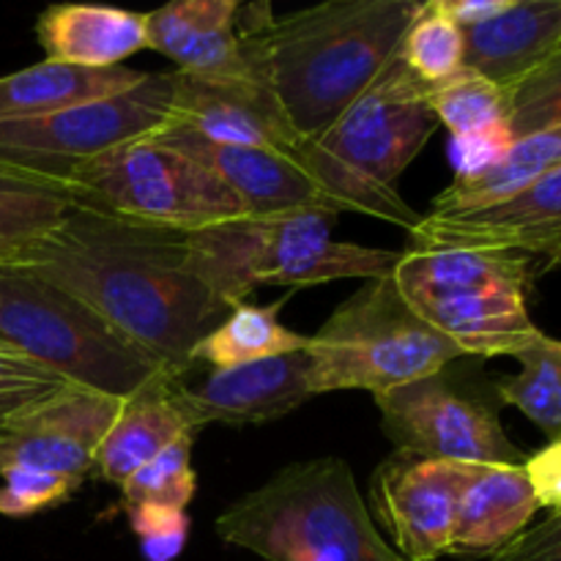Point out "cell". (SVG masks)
<instances>
[{"label":"cell","mask_w":561,"mask_h":561,"mask_svg":"<svg viewBox=\"0 0 561 561\" xmlns=\"http://www.w3.org/2000/svg\"><path fill=\"white\" fill-rule=\"evenodd\" d=\"M148 71L113 66V69H80V66L42 60L14 75L0 77V121L42 118L75 104L113 96L137 85Z\"/></svg>","instance_id":"obj_23"},{"label":"cell","mask_w":561,"mask_h":561,"mask_svg":"<svg viewBox=\"0 0 561 561\" xmlns=\"http://www.w3.org/2000/svg\"><path fill=\"white\" fill-rule=\"evenodd\" d=\"M268 3L175 0L146 14L148 49L173 60L181 75L203 80H261L255 36Z\"/></svg>","instance_id":"obj_14"},{"label":"cell","mask_w":561,"mask_h":561,"mask_svg":"<svg viewBox=\"0 0 561 561\" xmlns=\"http://www.w3.org/2000/svg\"><path fill=\"white\" fill-rule=\"evenodd\" d=\"M0 351H3V348H0Z\"/></svg>","instance_id":"obj_40"},{"label":"cell","mask_w":561,"mask_h":561,"mask_svg":"<svg viewBox=\"0 0 561 561\" xmlns=\"http://www.w3.org/2000/svg\"><path fill=\"white\" fill-rule=\"evenodd\" d=\"M427 88L398 53L327 131L301 142L296 157L337 211H359L405 230L420 222L422 214L400 197L398 181L438 129Z\"/></svg>","instance_id":"obj_3"},{"label":"cell","mask_w":561,"mask_h":561,"mask_svg":"<svg viewBox=\"0 0 561 561\" xmlns=\"http://www.w3.org/2000/svg\"><path fill=\"white\" fill-rule=\"evenodd\" d=\"M173 383L175 378L162 376L121 403L118 416L96 455V474L104 482L121 488L175 438L197 433L175 405Z\"/></svg>","instance_id":"obj_22"},{"label":"cell","mask_w":561,"mask_h":561,"mask_svg":"<svg viewBox=\"0 0 561 561\" xmlns=\"http://www.w3.org/2000/svg\"><path fill=\"white\" fill-rule=\"evenodd\" d=\"M535 261L507 252H400L392 279L411 307L463 356H515L537 332Z\"/></svg>","instance_id":"obj_6"},{"label":"cell","mask_w":561,"mask_h":561,"mask_svg":"<svg viewBox=\"0 0 561 561\" xmlns=\"http://www.w3.org/2000/svg\"><path fill=\"white\" fill-rule=\"evenodd\" d=\"M66 201L186 236L250 217L211 170L157 137L126 142L80 164L66 181Z\"/></svg>","instance_id":"obj_9"},{"label":"cell","mask_w":561,"mask_h":561,"mask_svg":"<svg viewBox=\"0 0 561 561\" xmlns=\"http://www.w3.org/2000/svg\"><path fill=\"white\" fill-rule=\"evenodd\" d=\"M449 367L373 394L394 453L447 463L524 466L529 455L510 442L496 409L466 392Z\"/></svg>","instance_id":"obj_11"},{"label":"cell","mask_w":561,"mask_h":561,"mask_svg":"<svg viewBox=\"0 0 561 561\" xmlns=\"http://www.w3.org/2000/svg\"><path fill=\"white\" fill-rule=\"evenodd\" d=\"M488 561H561V515H548L542 524L529 526Z\"/></svg>","instance_id":"obj_37"},{"label":"cell","mask_w":561,"mask_h":561,"mask_svg":"<svg viewBox=\"0 0 561 561\" xmlns=\"http://www.w3.org/2000/svg\"><path fill=\"white\" fill-rule=\"evenodd\" d=\"M427 107L453 137L510 126V93L471 69L427 88Z\"/></svg>","instance_id":"obj_27"},{"label":"cell","mask_w":561,"mask_h":561,"mask_svg":"<svg viewBox=\"0 0 561 561\" xmlns=\"http://www.w3.org/2000/svg\"><path fill=\"white\" fill-rule=\"evenodd\" d=\"M513 359L520 370L499 378L493 392L540 427L548 444L561 442V340L537 332Z\"/></svg>","instance_id":"obj_26"},{"label":"cell","mask_w":561,"mask_h":561,"mask_svg":"<svg viewBox=\"0 0 561 561\" xmlns=\"http://www.w3.org/2000/svg\"><path fill=\"white\" fill-rule=\"evenodd\" d=\"M510 146H513V131H510V126L491 131H477V135L453 137L449 140V159H453L455 181L477 179V175L488 173L507 153Z\"/></svg>","instance_id":"obj_35"},{"label":"cell","mask_w":561,"mask_h":561,"mask_svg":"<svg viewBox=\"0 0 561 561\" xmlns=\"http://www.w3.org/2000/svg\"><path fill=\"white\" fill-rule=\"evenodd\" d=\"M173 126L228 146L296 153L301 137L261 80H203L173 71Z\"/></svg>","instance_id":"obj_18"},{"label":"cell","mask_w":561,"mask_h":561,"mask_svg":"<svg viewBox=\"0 0 561 561\" xmlns=\"http://www.w3.org/2000/svg\"><path fill=\"white\" fill-rule=\"evenodd\" d=\"M444 14L466 31V27L485 25L513 5V0H438Z\"/></svg>","instance_id":"obj_38"},{"label":"cell","mask_w":561,"mask_h":561,"mask_svg":"<svg viewBox=\"0 0 561 561\" xmlns=\"http://www.w3.org/2000/svg\"><path fill=\"white\" fill-rule=\"evenodd\" d=\"M69 206L58 195L0 192V268H20L58 228Z\"/></svg>","instance_id":"obj_30"},{"label":"cell","mask_w":561,"mask_h":561,"mask_svg":"<svg viewBox=\"0 0 561 561\" xmlns=\"http://www.w3.org/2000/svg\"><path fill=\"white\" fill-rule=\"evenodd\" d=\"M214 531L266 561H405L378 531L343 458L288 463L230 502Z\"/></svg>","instance_id":"obj_4"},{"label":"cell","mask_w":561,"mask_h":561,"mask_svg":"<svg viewBox=\"0 0 561 561\" xmlns=\"http://www.w3.org/2000/svg\"><path fill=\"white\" fill-rule=\"evenodd\" d=\"M400 60L425 85H438L463 69V31L444 14L438 0L422 3L400 42Z\"/></svg>","instance_id":"obj_28"},{"label":"cell","mask_w":561,"mask_h":561,"mask_svg":"<svg viewBox=\"0 0 561 561\" xmlns=\"http://www.w3.org/2000/svg\"><path fill=\"white\" fill-rule=\"evenodd\" d=\"M312 362L305 351L214 370L197 387L173 383V400L195 431L206 425H261L290 414L307 400Z\"/></svg>","instance_id":"obj_16"},{"label":"cell","mask_w":561,"mask_h":561,"mask_svg":"<svg viewBox=\"0 0 561 561\" xmlns=\"http://www.w3.org/2000/svg\"><path fill=\"white\" fill-rule=\"evenodd\" d=\"M334 211L247 217L186 236L190 268L233 310L255 288L389 277L400 252L337 241Z\"/></svg>","instance_id":"obj_5"},{"label":"cell","mask_w":561,"mask_h":561,"mask_svg":"<svg viewBox=\"0 0 561 561\" xmlns=\"http://www.w3.org/2000/svg\"><path fill=\"white\" fill-rule=\"evenodd\" d=\"M537 510L524 466H469L449 553L491 559L529 529Z\"/></svg>","instance_id":"obj_20"},{"label":"cell","mask_w":561,"mask_h":561,"mask_svg":"<svg viewBox=\"0 0 561 561\" xmlns=\"http://www.w3.org/2000/svg\"><path fill=\"white\" fill-rule=\"evenodd\" d=\"M557 124H561V47L540 71L510 93L513 140Z\"/></svg>","instance_id":"obj_32"},{"label":"cell","mask_w":561,"mask_h":561,"mask_svg":"<svg viewBox=\"0 0 561 561\" xmlns=\"http://www.w3.org/2000/svg\"><path fill=\"white\" fill-rule=\"evenodd\" d=\"M153 137L211 170L244 203L250 217H277L294 211L340 214L296 153L214 142L181 126H168Z\"/></svg>","instance_id":"obj_17"},{"label":"cell","mask_w":561,"mask_h":561,"mask_svg":"<svg viewBox=\"0 0 561 561\" xmlns=\"http://www.w3.org/2000/svg\"><path fill=\"white\" fill-rule=\"evenodd\" d=\"M20 268L82 301L173 378L230 312L190 268L186 233L77 206Z\"/></svg>","instance_id":"obj_1"},{"label":"cell","mask_w":561,"mask_h":561,"mask_svg":"<svg viewBox=\"0 0 561 561\" xmlns=\"http://www.w3.org/2000/svg\"><path fill=\"white\" fill-rule=\"evenodd\" d=\"M277 305H250L241 301L225 316L214 332H208L195 348V362H206L214 370L250 365V362L274 359V356L305 351V334L294 332L279 321Z\"/></svg>","instance_id":"obj_25"},{"label":"cell","mask_w":561,"mask_h":561,"mask_svg":"<svg viewBox=\"0 0 561 561\" xmlns=\"http://www.w3.org/2000/svg\"><path fill=\"white\" fill-rule=\"evenodd\" d=\"M192 444L195 433H184L142 469H137L121 485L124 507H170L184 510L197 493V471L192 466Z\"/></svg>","instance_id":"obj_29"},{"label":"cell","mask_w":561,"mask_h":561,"mask_svg":"<svg viewBox=\"0 0 561 561\" xmlns=\"http://www.w3.org/2000/svg\"><path fill=\"white\" fill-rule=\"evenodd\" d=\"M66 381H60L44 367L11 354V351H0V436L22 409L53 394Z\"/></svg>","instance_id":"obj_34"},{"label":"cell","mask_w":561,"mask_h":561,"mask_svg":"<svg viewBox=\"0 0 561 561\" xmlns=\"http://www.w3.org/2000/svg\"><path fill=\"white\" fill-rule=\"evenodd\" d=\"M561 168V124L531 135L515 137L502 159L477 179L453 181L431 203V214H460L507 201L537 181L540 175Z\"/></svg>","instance_id":"obj_24"},{"label":"cell","mask_w":561,"mask_h":561,"mask_svg":"<svg viewBox=\"0 0 561 561\" xmlns=\"http://www.w3.org/2000/svg\"><path fill=\"white\" fill-rule=\"evenodd\" d=\"M0 348L118 400L168 376L82 301L22 268H0Z\"/></svg>","instance_id":"obj_7"},{"label":"cell","mask_w":561,"mask_h":561,"mask_svg":"<svg viewBox=\"0 0 561 561\" xmlns=\"http://www.w3.org/2000/svg\"><path fill=\"white\" fill-rule=\"evenodd\" d=\"M173 71H157L113 96L42 118L0 121V162L58 181L66 195L80 164L173 126Z\"/></svg>","instance_id":"obj_10"},{"label":"cell","mask_w":561,"mask_h":561,"mask_svg":"<svg viewBox=\"0 0 561 561\" xmlns=\"http://www.w3.org/2000/svg\"><path fill=\"white\" fill-rule=\"evenodd\" d=\"M312 394L389 392L463 359L458 348L405 301L392 274L365 279L307 340Z\"/></svg>","instance_id":"obj_8"},{"label":"cell","mask_w":561,"mask_h":561,"mask_svg":"<svg viewBox=\"0 0 561 561\" xmlns=\"http://www.w3.org/2000/svg\"><path fill=\"white\" fill-rule=\"evenodd\" d=\"M0 192H25V195H64V186L53 179L31 173V170L14 168V164L0 162Z\"/></svg>","instance_id":"obj_39"},{"label":"cell","mask_w":561,"mask_h":561,"mask_svg":"<svg viewBox=\"0 0 561 561\" xmlns=\"http://www.w3.org/2000/svg\"><path fill=\"white\" fill-rule=\"evenodd\" d=\"M36 36L44 60L80 69H113L148 49L146 14L113 5H49L38 14Z\"/></svg>","instance_id":"obj_21"},{"label":"cell","mask_w":561,"mask_h":561,"mask_svg":"<svg viewBox=\"0 0 561 561\" xmlns=\"http://www.w3.org/2000/svg\"><path fill=\"white\" fill-rule=\"evenodd\" d=\"M131 531L140 542L146 561H175L190 540L192 520L184 510L170 507H124Z\"/></svg>","instance_id":"obj_33"},{"label":"cell","mask_w":561,"mask_h":561,"mask_svg":"<svg viewBox=\"0 0 561 561\" xmlns=\"http://www.w3.org/2000/svg\"><path fill=\"white\" fill-rule=\"evenodd\" d=\"M469 463L394 453L376 469L370 504L405 561H438L453 551L458 499Z\"/></svg>","instance_id":"obj_15"},{"label":"cell","mask_w":561,"mask_h":561,"mask_svg":"<svg viewBox=\"0 0 561 561\" xmlns=\"http://www.w3.org/2000/svg\"><path fill=\"white\" fill-rule=\"evenodd\" d=\"M466 69L513 93L561 47V0H513L485 25L466 27Z\"/></svg>","instance_id":"obj_19"},{"label":"cell","mask_w":561,"mask_h":561,"mask_svg":"<svg viewBox=\"0 0 561 561\" xmlns=\"http://www.w3.org/2000/svg\"><path fill=\"white\" fill-rule=\"evenodd\" d=\"M124 400L64 383L22 409L0 436V471L11 466L53 471L85 482Z\"/></svg>","instance_id":"obj_13"},{"label":"cell","mask_w":561,"mask_h":561,"mask_svg":"<svg viewBox=\"0 0 561 561\" xmlns=\"http://www.w3.org/2000/svg\"><path fill=\"white\" fill-rule=\"evenodd\" d=\"M416 0H332L263 16L255 58L301 142L327 131L398 58Z\"/></svg>","instance_id":"obj_2"},{"label":"cell","mask_w":561,"mask_h":561,"mask_svg":"<svg viewBox=\"0 0 561 561\" xmlns=\"http://www.w3.org/2000/svg\"><path fill=\"white\" fill-rule=\"evenodd\" d=\"M526 480L540 510L561 515V442L546 444L531 453L524 463Z\"/></svg>","instance_id":"obj_36"},{"label":"cell","mask_w":561,"mask_h":561,"mask_svg":"<svg viewBox=\"0 0 561 561\" xmlns=\"http://www.w3.org/2000/svg\"><path fill=\"white\" fill-rule=\"evenodd\" d=\"M409 250L507 252L540 263V274L561 268V168L477 211L422 214L409 230Z\"/></svg>","instance_id":"obj_12"},{"label":"cell","mask_w":561,"mask_h":561,"mask_svg":"<svg viewBox=\"0 0 561 561\" xmlns=\"http://www.w3.org/2000/svg\"><path fill=\"white\" fill-rule=\"evenodd\" d=\"M0 515L5 518H31L44 510L60 507L69 502L82 488V480L53 471L27 469V466H11L0 471Z\"/></svg>","instance_id":"obj_31"}]
</instances>
